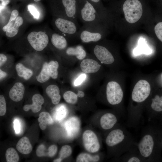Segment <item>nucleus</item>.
<instances>
[{
  "mask_svg": "<svg viewBox=\"0 0 162 162\" xmlns=\"http://www.w3.org/2000/svg\"><path fill=\"white\" fill-rule=\"evenodd\" d=\"M109 147L116 148V152L122 155L128 151L136 142L131 134L124 127H119L111 130L105 139Z\"/></svg>",
  "mask_w": 162,
  "mask_h": 162,
  "instance_id": "nucleus-1",
  "label": "nucleus"
},
{
  "mask_svg": "<svg viewBox=\"0 0 162 162\" xmlns=\"http://www.w3.org/2000/svg\"><path fill=\"white\" fill-rule=\"evenodd\" d=\"M152 129L149 126L142 132L141 139L136 145L139 152L145 162L154 160L156 141Z\"/></svg>",
  "mask_w": 162,
  "mask_h": 162,
  "instance_id": "nucleus-2",
  "label": "nucleus"
},
{
  "mask_svg": "<svg viewBox=\"0 0 162 162\" xmlns=\"http://www.w3.org/2000/svg\"><path fill=\"white\" fill-rule=\"evenodd\" d=\"M77 16L83 25L103 24L102 21L95 7L88 0L77 5Z\"/></svg>",
  "mask_w": 162,
  "mask_h": 162,
  "instance_id": "nucleus-3",
  "label": "nucleus"
},
{
  "mask_svg": "<svg viewBox=\"0 0 162 162\" xmlns=\"http://www.w3.org/2000/svg\"><path fill=\"white\" fill-rule=\"evenodd\" d=\"M104 32L103 24L83 25L79 30L76 38L83 43L96 42L103 38Z\"/></svg>",
  "mask_w": 162,
  "mask_h": 162,
  "instance_id": "nucleus-4",
  "label": "nucleus"
},
{
  "mask_svg": "<svg viewBox=\"0 0 162 162\" xmlns=\"http://www.w3.org/2000/svg\"><path fill=\"white\" fill-rule=\"evenodd\" d=\"M122 9L126 20L130 23L137 21L142 15V5L138 0H127L123 4Z\"/></svg>",
  "mask_w": 162,
  "mask_h": 162,
  "instance_id": "nucleus-5",
  "label": "nucleus"
},
{
  "mask_svg": "<svg viewBox=\"0 0 162 162\" xmlns=\"http://www.w3.org/2000/svg\"><path fill=\"white\" fill-rule=\"evenodd\" d=\"M55 25L58 30L65 36L76 38L78 25L66 17H58L55 21Z\"/></svg>",
  "mask_w": 162,
  "mask_h": 162,
  "instance_id": "nucleus-6",
  "label": "nucleus"
},
{
  "mask_svg": "<svg viewBox=\"0 0 162 162\" xmlns=\"http://www.w3.org/2000/svg\"><path fill=\"white\" fill-rule=\"evenodd\" d=\"M151 87L145 80L139 81L135 85L131 94V99L135 103L140 104L145 102L149 97Z\"/></svg>",
  "mask_w": 162,
  "mask_h": 162,
  "instance_id": "nucleus-7",
  "label": "nucleus"
},
{
  "mask_svg": "<svg viewBox=\"0 0 162 162\" xmlns=\"http://www.w3.org/2000/svg\"><path fill=\"white\" fill-rule=\"evenodd\" d=\"M123 92L120 85L115 81H110L107 84L106 97L108 102L112 105L120 104L122 101Z\"/></svg>",
  "mask_w": 162,
  "mask_h": 162,
  "instance_id": "nucleus-8",
  "label": "nucleus"
},
{
  "mask_svg": "<svg viewBox=\"0 0 162 162\" xmlns=\"http://www.w3.org/2000/svg\"><path fill=\"white\" fill-rule=\"evenodd\" d=\"M27 38L32 47L38 51L43 50L47 45L49 41L47 35L42 31L31 32Z\"/></svg>",
  "mask_w": 162,
  "mask_h": 162,
  "instance_id": "nucleus-9",
  "label": "nucleus"
},
{
  "mask_svg": "<svg viewBox=\"0 0 162 162\" xmlns=\"http://www.w3.org/2000/svg\"><path fill=\"white\" fill-rule=\"evenodd\" d=\"M83 145L85 149L88 152L94 153L98 152L100 148V144L96 134L93 131L87 130L82 135Z\"/></svg>",
  "mask_w": 162,
  "mask_h": 162,
  "instance_id": "nucleus-10",
  "label": "nucleus"
},
{
  "mask_svg": "<svg viewBox=\"0 0 162 162\" xmlns=\"http://www.w3.org/2000/svg\"><path fill=\"white\" fill-rule=\"evenodd\" d=\"M93 52L102 63L110 64L114 61V58L111 52L105 47L98 43L94 47Z\"/></svg>",
  "mask_w": 162,
  "mask_h": 162,
  "instance_id": "nucleus-11",
  "label": "nucleus"
},
{
  "mask_svg": "<svg viewBox=\"0 0 162 162\" xmlns=\"http://www.w3.org/2000/svg\"><path fill=\"white\" fill-rule=\"evenodd\" d=\"M64 9V14L78 25L77 21V5L76 0H62Z\"/></svg>",
  "mask_w": 162,
  "mask_h": 162,
  "instance_id": "nucleus-12",
  "label": "nucleus"
},
{
  "mask_svg": "<svg viewBox=\"0 0 162 162\" xmlns=\"http://www.w3.org/2000/svg\"><path fill=\"white\" fill-rule=\"evenodd\" d=\"M121 161L124 162H143L145 160L140 155L136 142L121 156Z\"/></svg>",
  "mask_w": 162,
  "mask_h": 162,
  "instance_id": "nucleus-13",
  "label": "nucleus"
},
{
  "mask_svg": "<svg viewBox=\"0 0 162 162\" xmlns=\"http://www.w3.org/2000/svg\"><path fill=\"white\" fill-rule=\"evenodd\" d=\"M117 116L110 112L103 114L100 119V124L102 128L105 130H109L113 128L118 122Z\"/></svg>",
  "mask_w": 162,
  "mask_h": 162,
  "instance_id": "nucleus-14",
  "label": "nucleus"
},
{
  "mask_svg": "<svg viewBox=\"0 0 162 162\" xmlns=\"http://www.w3.org/2000/svg\"><path fill=\"white\" fill-rule=\"evenodd\" d=\"M25 91L23 85L20 82L16 83L10 89L9 96L10 99L15 102H19L23 98Z\"/></svg>",
  "mask_w": 162,
  "mask_h": 162,
  "instance_id": "nucleus-15",
  "label": "nucleus"
},
{
  "mask_svg": "<svg viewBox=\"0 0 162 162\" xmlns=\"http://www.w3.org/2000/svg\"><path fill=\"white\" fill-rule=\"evenodd\" d=\"M32 104L25 105L23 107V109L26 112L31 110L34 113L37 112L41 109L42 105L44 102V98L40 94H36L32 96Z\"/></svg>",
  "mask_w": 162,
  "mask_h": 162,
  "instance_id": "nucleus-16",
  "label": "nucleus"
},
{
  "mask_svg": "<svg viewBox=\"0 0 162 162\" xmlns=\"http://www.w3.org/2000/svg\"><path fill=\"white\" fill-rule=\"evenodd\" d=\"M100 65L95 60L91 58L83 59L80 63L82 70L86 73H93L98 71Z\"/></svg>",
  "mask_w": 162,
  "mask_h": 162,
  "instance_id": "nucleus-17",
  "label": "nucleus"
},
{
  "mask_svg": "<svg viewBox=\"0 0 162 162\" xmlns=\"http://www.w3.org/2000/svg\"><path fill=\"white\" fill-rule=\"evenodd\" d=\"M17 150L23 154H28L32 151V147L28 138L24 136L18 142L16 146Z\"/></svg>",
  "mask_w": 162,
  "mask_h": 162,
  "instance_id": "nucleus-18",
  "label": "nucleus"
},
{
  "mask_svg": "<svg viewBox=\"0 0 162 162\" xmlns=\"http://www.w3.org/2000/svg\"><path fill=\"white\" fill-rule=\"evenodd\" d=\"M46 92L53 104H57L59 102L61 97L59 94L60 90L57 86L55 85L49 86L46 88Z\"/></svg>",
  "mask_w": 162,
  "mask_h": 162,
  "instance_id": "nucleus-19",
  "label": "nucleus"
},
{
  "mask_svg": "<svg viewBox=\"0 0 162 162\" xmlns=\"http://www.w3.org/2000/svg\"><path fill=\"white\" fill-rule=\"evenodd\" d=\"M65 52L66 54L68 56H75L80 60L84 59L86 55L85 50L81 45L69 47L67 48Z\"/></svg>",
  "mask_w": 162,
  "mask_h": 162,
  "instance_id": "nucleus-20",
  "label": "nucleus"
},
{
  "mask_svg": "<svg viewBox=\"0 0 162 162\" xmlns=\"http://www.w3.org/2000/svg\"><path fill=\"white\" fill-rule=\"evenodd\" d=\"M51 42L56 48L63 50L65 49L67 46V41L63 35L58 33L52 34L51 38Z\"/></svg>",
  "mask_w": 162,
  "mask_h": 162,
  "instance_id": "nucleus-21",
  "label": "nucleus"
},
{
  "mask_svg": "<svg viewBox=\"0 0 162 162\" xmlns=\"http://www.w3.org/2000/svg\"><path fill=\"white\" fill-rule=\"evenodd\" d=\"M38 121L39 122V126L42 130H45L47 125L52 124L53 121L50 114L47 112H43L39 115Z\"/></svg>",
  "mask_w": 162,
  "mask_h": 162,
  "instance_id": "nucleus-22",
  "label": "nucleus"
},
{
  "mask_svg": "<svg viewBox=\"0 0 162 162\" xmlns=\"http://www.w3.org/2000/svg\"><path fill=\"white\" fill-rule=\"evenodd\" d=\"M15 68L18 75L25 80L29 79L33 75V71L31 69L26 68L21 63L17 64Z\"/></svg>",
  "mask_w": 162,
  "mask_h": 162,
  "instance_id": "nucleus-23",
  "label": "nucleus"
},
{
  "mask_svg": "<svg viewBox=\"0 0 162 162\" xmlns=\"http://www.w3.org/2000/svg\"><path fill=\"white\" fill-rule=\"evenodd\" d=\"M150 104V110L152 112H162V95L160 96L158 95H155L151 99Z\"/></svg>",
  "mask_w": 162,
  "mask_h": 162,
  "instance_id": "nucleus-24",
  "label": "nucleus"
},
{
  "mask_svg": "<svg viewBox=\"0 0 162 162\" xmlns=\"http://www.w3.org/2000/svg\"><path fill=\"white\" fill-rule=\"evenodd\" d=\"M23 23L22 18L21 16H18L16 19L14 25L6 32V36L10 38L15 36L18 32L19 27Z\"/></svg>",
  "mask_w": 162,
  "mask_h": 162,
  "instance_id": "nucleus-25",
  "label": "nucleus"
},
{
  "mask_svg": "<svg viewBox=\"0 0 162 162\" xmlns=\"http://www.w3.org/2000/svg\"><path fill=\"white\" fill-rule=\"evenodd\" d=\"M59 67L58 62L56 61H51L47 64V70L50 77L56 79L58 76V69Z\"/></svg>",
  "mask_w": 162,
  "mask_h": 162,
  "instance_id": "nucleus-26",
  "label": "nucleus"
},
{
  "mask_svg": "<svg viewBox=\"0 0 162 162\" xmlns=\"http://www.w3.org/2000/svg\"><path fill=\"white\" fill-rule=\"evenodd\" d=\"M100 157L98 155L92 156L89 154L83 153L80 154L77 157V162H95L98 161Z\"/></svg>",
  "mask_w": 162,
  "mask_h": 162,
  "instance_id": "nucleus-27",
  "label": "nucleus"
},
{
  "mask_svg": "<svg viewBox=\"0 0 162 162\" xmlns=\"http://www.w3.org/2000/svg\"><path fill=\"white\" fill-rule=\"evenodd\" d=\"M5 158L7 162H18L19 160V155L14 148H8L5 152Z\"/></svg>",
  "mask_w": 162,
  "mask_h": 162,
  "instance_id": "nucleus-28",
  "label": "nucleus"
},
{
  "mask_svg": "<svg viewBox=\"0 0 162 162\" xmlns=\"http://www.w3.org/2000/svg\"><path fill=\"white\" fill-rule=\"evenodd\" d=\"M48 63L45 62L43 64L42 70L39 74L36 76V78L38 82L40 83H44L47 81L50 78L47 70Z\"/></svg>",
  "mask_w": 162,
  "mask_h": 162,
  "instance_id": "nucleus-29",
  "label": "nucleus"
},
{
  "mask_svg": "<svg viewBox=\"0 0 162 162\" xmlns=\"http://www.w3.org/2000/svg\"><path fill=\"white\" fill-rule=\"evenodd\" d=\"M77 97V94L70 91L65 92L63 95V98L65 101L71 104L76 103L78 100Z\"/></svg>",
  "mask_w": 162,
  "mask_h": 162,
  "instance_id": "nucleus-30",
  "label": "nucleus"
},
{
  "mask_svg": "<svg viewBox=\"0 0 162 162\" xmlns=\"http://www.w3.org/2000/svg\"><path fill=\"white\" fill-rule=\"evenodd\" d=\"M72 149L69 145H64L62 147L59 153V158L62 160L69 156L71 154Z\"/></svg>",
  "mask_w": 162,
  "mask_h": 162,
  "instance_id": "nucleus-31",
  "label": "nucleus"
},
{
  "mask_svg": "<svg viewBox=\"0 0 162 162\" xmlns=\"http://www.w3.org/2000/svg\"><path fill=\"white\" fill-rule=\"evenodd\" d=\"M74 118H71L69 121H68L67 123V127L66 128L68 131V132L69 133L70 135L72 133L74 134L75 133V132L78 130V125H76L75 124L77 123H75L76 120H75L74 122Z\"/></svg>",
  "mask_w": 162,
  "mask_h": 162,
  "instance_id": "nucleus-32",
  "label": "nucleus"
},
{
  "mask_svg": "<svg viewBox=\"0 0 162 162\" xmlns=\"http://www.w3.org/2000/svg\"><path fill=\"white\" fill-rule=\"evenodd\" d=\"M6 111V103L4 96L2 95L0 96V116H4Z\"/></svg>",
  "mask_w": 162,
  "mask_h": 162,
  "instance_id": "nucleus-33",
  "label": "nucleus"
},
{
  "mask_svg": "<svg viewBox=\"0 0 162 162\" xmlns=\"http://www.w3.org/2000/svg\"><path fill=\"white\" fill-rule=\"evenodd\" d=\"M154 30L157 37L162 42V22H159L155 25Z\"/></svg>",
  "mask_w": 162,
  "mask_h": 162,
  "instance_id": "nucleus-34",
  "label": "nucleus"
},
{
  "mask_svg": "<svg viewBox=\"0 0 162 162\" xmlns=\"http://www.w3.org/2000/svg\"><path fill=\"white\" fill-rule=\"evenodd\" d=\"M141 43L134 50V53L135 54L138 55L141 53V52H144L145 53L148 54V52H150V50L148 49V47L144 45L143 43Z\"/></svg>",
  "mask_w": 162,
  "mask_h": 162,
  "instance_id": "nucleus-35",
  "label": "nucleus"
},
{
  "mask_svg": "<svg viewBox=\"0 0 162 162\" xmlns=\"http://www.w3.org/2000/svg\"><path fill=\"white\" fill-rule=\"evenodd\" d=\"M45 146L43 144H41L37 148L36 150V154L38 157L47 156V151L46 152Z\"/></svg>",
  "mask_w": 162,
  "mask_h": 162,
  "instance_id": "nucleus-36",
  "label": "nucleus"
},
{
  "mask_svg": "<svg viewBox=\"0 0 162 162\" xmlns=\"http://www.w3.org/2000/svg\"><path fill=\"white\" fill-rule=\"evenodd\" d=\"M57 151V146L52 145L50 146L47 150V156L50 157H53L56 154Z\"/></svg>",
  "mask_w": 162,
  "mask_h": 162,
  "instance_id": "nucleus-37",
  "label": "nucleus"
},
{
  "mask_svg": "<svg viewBox=\"0 0 162 162\" xmlns=\"http://www.w3.org/2000/svg\"><path fill=\"white\" fill-rule=\"evenodd\" d=\"M28 8L30 12L34 18L37 19L39 18L40 16L39 13L34 6L31 5H28Z\"/></svg>",
  "mask_w": 162,
  "mask_h": 162,
  "instance_id": "nucleus-38",
  "label": "nucleus"
},
{
  "mask_svg": "<svg viewBox=\"0 0 162 162\" xmlns=\"http://www.w3.org/2000/svg\"><path fill=\"white\" fill-rule=\"evenodd\" d=\"M86 77L85 74L80 75L75 80L74 84L75 86H77L81 84L85 80Z\"/></svg>",
  "mask_w": 162,
  "mask_h": 162,
  "instance_id": "nucleus-39",
  "label": "nucleus"
},
{
  "mask_svg": "<svg viewBox=\"0 0 162 162\" xmlns=\"http://www.w3.org/2000/svg\"><path fill=\"white\" fill-rule=\"evenodd\" d=\"M65 110V108L63 107H62L59 109L56 115L57 119H61L64 117L66 114Z\"/></svg>",
  "mask_w": 162,
  "mask_h": 162,
  "instance_id": "nucleus-40",
  "label": "nucleus"
},
{
  "mask_svg": "<svg viewBox=\"0 0 162 162\" xmlns=\"http://www.w3.org/2000/svg\"><path fill=\"white\" fill-rule=\"evenodd\" d=\"M19 12L16 10H14L11 12L9 22L14 21L18 17Z\"/></svg>",
  "mask_w": 162,
  "mask_h": 162,
  "instance_id": "nucleus-41",
  "label": "nucleus"
},
{
  "mask_svg": "<svg viewBox=\"0 0 162 162\" xmlns=\"http://www.w3.org/2000/svg\"><path fill=\"white\" fill-rule=\"evenodd\" d=\"M14 127L15 132L16 134L19 133L20 131V122L17 119L15 120L14 122Z\"/></svg>",
  "mask_w": 162,
  "mask_h": 162,
  "instance_id": "nucleus-42",
  "label": "nucleus"
},
{
  "mask_svg": "<svg viewBox=\"0 0 162 162\" xmlns=\"http://www.w3.org/2000/svg\"><path fill=\"white\" fill-rule=\"evenodd\" d=\"M89 0L90 1L89 2H92V4H93H93H94V7H95L99 15L100 10H99V8L98 6V3L100 2V0Z\"/></svg>",
  "mask_w": 162,
  "mask_h": 162,
  "instance_id": "nucleus-43",
  "label": "nucleus"
},
{
  "mask_svg": "<svg viewBox=\"0 0 162 162\" xmlns=\"http://www.w3.org/2000/svg\"><path fill=\"white\" fill-rule=\"evenodd\" d=\"M7 58L4 54H0V66L1 67L6 61Z\"/></svg>",
  "mask_w": 162,
  "mask_h": 162,
  "instance_id": "nucleus-44",
  "label": "nucleus"
},
{
  "mask_svg": "<svg viewBox=\"0 0 162 162\" xmlns=\"http://www.w3.org/2000/svg\"><path fill=\"white\" fill-rule=\"evenodd\" d=\"M13 21L9 22H8L3 28L2 30L4 32H6L9 28L13 25Z\"/></svg>",
  "mask_w": 162,
  "mask_h": 162,
  "instance_id": "nucleus-45",
  "label": "nucleus"
},
{
  "mask_svg": "<svg viewBox=\"0 0 162 162\" xmlns=\"http://www.w3.org/2000/svg\"><path fill=\"white\" fill-rule=\"evenodd\" d=\"M7 73L2 71L1 69H0V80L6 76Z\"/></svg>",
  "mask_w": 162,
  "mask_h": 162,
  "instance_id": "nucleus-46",
  "label": "nucleus"
},
{
  "mask_svg": "<svg viewBox=\"0 0 162 162\" xmlns=\"http://www.w3.org/2000/svg\"><path fill=\"white\" fill-rule=\"evenodd\" d=\"M77 96L79 97L83 98L85 94L83 92L78 90L77 92Z\"/></svg>",
  "mask_w": 162,
  "mask_h": 162,
  "instance_id": "nucleus-47",
  "label": "nucleus"
},
{
  "mask_svg": "<svg viewBox=\"0 0 162 162\" xmlns=\"http://www.w3.org/2000/svg\"><path fill=\"white\" fill-rule=\"evenodd\" d=\"M2 2V4L3 6H5L8 4L10 0H0Z\"/></svg>",
  "mask_w": 162,
  "mask_h": 162,
  "instance_id": "nucleus-48",
  "label": "nucleus"
},
{
  "mask_svg": "<svg viewBox=\"0 0 162 162\" xmlns=\"http://www.w3.org/2000/svg\"><path fill=\"white\" fill-rule=\"evenodd\" d=\"M62 161V160L59 158H58L56 159L53 160V162H60Z\"/></svg>",
  "mask_w": 162,
  "mask_h": 162,
  "instance_id": "nucleus-49",
  "label": "nucleus"
},
{
  "mask_svg": "<svg viewBox=\"0 0 162 162\" xmlns=\"http://www.w3.org/2000/svg\"><path fill=\"white\" fill-rule=\"evenodd\" d=\"M41 0H34V1L35 2H38V1H40Z\"/></svg>",
  "mask_w": 162,
  "mask_h": 162,
  "instance_id": "nucleus-50",
  "label": "nucleus"
},
{
  "mask_svg": "<svg viewBox=\"0 0 162 162\" xmlns=\"http://www.w3.org/2000/svg\"><path fill=\"white\" fill-rule=\"evenodd\" d=\"M161 146H162V140L161 142Z\"/></svg>",
  "mask_w": 162,
  "mask_h": 162,
  "instance_id": "nucleus-51",
  "label": "nucleus"
}]
</instances>
